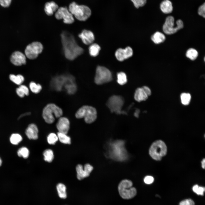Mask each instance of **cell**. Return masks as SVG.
Returning <instances> with one entry per match:
<instances>
[{
    "mask_svg": "<svg viewBox=\"0 0 205 205\" xmlns=\"http://www.w3.org/2000/svg\"><path fill=\"white\" fill-rule=\"evenodd\" d=\"M93 168V167L89 164H85L84 168L81 165H78L76 167L77 178L81 180L89 177Z\"/></svg>",
    "mask_w": 205,
    "mask_h": 205,
    "instance_id": "13",
    "label": "cell"
},
{
    "mask_svg": "<svg viewBox=\"0 0 205 205\" xmlns=\"http://www.w3.org/2000/svg\"><path fill=\"white\" fill-rule=\"evenodd\" d=\"M133 53L132 49L128 46L125 49L120 48L117 49L115 52V56L118 61H122L131 57Z\"/></svg>",
    "mask_w": 205,
    "mask_h": 205,
    "instance_id": "14",
    "label": "cell"
},
{
    "mask_svg": "<svg viewBox=\"0 0 205 205\" xmlns=\"http://www.w3.org/2000/svg\"><path fill=\"white\" fill-rule=\"evenodd\" d=\"M55 16L57 19H63L64 23L66 24H71L74 21L73 15L66 7L59 8L55 12Z\"/></svg>",
    "mask_w": 205,
    "mask_h": 205,
    "instance_id": "12",
    "label": "cell"
},
{
    "mask_svg": "<svg viewBox=\"0 0 205 205\" xmlns=\"http://www.w3.org/2000/svg\"><path fill=\"white\" fill-rule=\"evenodd\" d=\"M151 38L155 44H158L163 42L165 39V37L162 33L157 32L151 36Z\"/></svg>",
    "mask_w": 205,
    "mask_h": 205,
    "instance_id": "22",
    "label": "cell"
},
{
    "mask_svg": "<svg viewBox=\"0 0 205 205\" xmlns=\"http://www.w3.org/2000/svg\"><path fill=\"white\" fill-rule=\"evenodd\" d=\"M60 37L64 54L67 59L73 60L83 53V49L78 45L74 36L71 33L63 31Z\"/></svg>",
    "mask_w": 205,
    "mask_h": 205,
    "instance_id": "1",
    "label": "cell"
},
{
    "mask_svg": "<svg viewBox=\"0 0 205 205\" xmlns=\"http://www.w3.org/2000/svg\"><path fill=\"white\" fill-rule=\"evenodd\" d=\"M62 109L53 103L47 105L44 108L42 116L45 122L48 124L53 123L55 120V117L60 118L62 115Z\"/></svg>",
    "mask_w": 205,
    "mask_h": 205,
    "instance_id": "4",
    "label": "cell"
},
{
    "mask_svg": "<svg viewBox=\"0 0 205 205\" xmlns=\"http://www.w3.org/2000/svg\"><path fill=\"white\" fill-rule=\"evenodd\" d=\"M205 159H203L201 161L202 167L203 169H204L205 167Z\"/></svg>",
    "mask_w": 205,
    "mask_h": 205,
    "instance_id": "44",
    "label": "cell"
},
{
    "mask_svg": "<svg viewBox=\"0 0 205 205\" xmlns=\"http://www.w3.org/2000/svg\"><path fill=\"white\" fill-rule=\"evenodd\" d=\"M179 205H195L194 201L190 199H187L181 201Z\"/></svg>",
    "mask_w": 205,
    "mask_h": 205,
    "instance_id": "38",
    "label": "cell"
},
{
    "mask_svg": "<svg viewBox=\"0 0 205 205\" xmlns=\"http://www.w3.org/2000/svg\"><path fill=\"white\" fill-rule=\"evenodd\" d=\"M58 140L57 135L54 133L49 134L47 138L48 143L51 145L55 144Z\"/></svg>",
    "mask_w": 205,
    "mask_h": 205,
    "instance_id": "34",
    "label": "cell"
},
{
    "mask_svg": "<svg viewBox=\"0 0 205 205\" xmlns=\"http://www.w3.org/2000/svg\"><path fill=\"white\" fill-rule=\"evenodd\" d=\"M22 140V136L18 133L12 134L10 138L11 143L14 145H17L20 143Z\"/></svg>",
    "mask_w": 205,
    "mask_h": 205,
    "instance_id": "28",
    "label": "cell"
},
{
    "mask_svg": "<svg viewBox=\"0 0 205 205\" xmlns=\"http://www.w3.org/2000/svg\"><path fill=\"white\" fill-rule=\"evenodd\" d=\"M182 103L185 105H188L190 102L191 96L189 93H183L180 96Z\"/></svg>",
    "mask_w": 205,
    "mask_h": 205,
    "instance_id": "32",
    "label": "cell"
},
{
    "mask_svg": "<svg viewBox=\"0 0 205 205\" xmlns=\"http://www.w3.org/2000/svg\"><path fill=\"white\" fill-rule=\"evenodd\" d=\"M148 97V95L142 87L138 88L136 90L134 98L136 101L139 102L145 101Z\"/></svg>",
    "mask_w": 205,
    "mask_h": 205,
    "instance_id": "19",
    "label": "cell"
},
{
    "mask_svg": "<svg viewBox=\"0 0 205 205\" xmlns=\"http://www.w3.org/2000/svg\"><path fill=\"white\" fill-rule=\"evenodd\" d=\"M58 139L62 143L65 144H70L71 138L66 134L58 132L57 134Z\"/></svg>",
    "mask_w": 205,
    "mask_h": 205,
    "instance_id": "27",
    "label": "cell"
},
{
    "mask_svg": "<svg viewBox=\"0 0 205 205\" xmlns=\"http://www.w3.org/2000/svg\"><path fill=\"white\" fill-rule=\"evenodd\" d=\"M30 114V112H28H28H27V113H25V114H22V115H21L19 117V118H21V117H22L23 116V115H24H24H29Z\"/></svg>",
    "mask_w": 205,
    "mask_h": 205,
    "instance_id": "45",
    "label": "cell"
},
{
    "mask_svg": "<svg viewBox=\"0 0 205 205\" xmlns=\"http://www.w3.org/2000/svg\"><path fill=\"white\" fill-rule=\"evenodd\" d=\"M68 10L77 19L81 21L86 20L91 14V10L88 7L79 5L75 2H73L69 5Z\"/></svg>",
    "mask_w": 205,
    "mask_h": 205,
    "instance_id": "2",
    "label": "cell"
},
{
    "mask_svg": "<svg viewBox=\"0 0 205 205\" xmlns=\"http://www.w3.org/2000/svg\"><path fill=\"white\" fill-rule=\"evenodd\" d=\"M10 61L13 64L16 66L25 64L26 62V56L20 52L15 51L11 56Z\"/></svg>",
    "mask_w": 205,
    "mask_h": 205,
    "instance_id": "15",
    "label": "cell"
},
{
    "mask_svg": "<svg viewBox=\"0 0 205 205\" xmlns=\"http://www.w3.org/2000/svg\"><path fill=\"white\" fill-rule=\"evenodd\" d=\"M58 5L54 2L51 1L46 3L45 5L44 10L48 16L52 15L59 8Z\"/></svg>",
    "mask_w": 205,
    "mask_h": 205,
    "instance_id": "20",
    "label": "cell"
},
{
    "mask_svg": "<svg viewBox=\"0 0 205 205\" xmlns=\"http://www.w3.org/2000/svg\"><path fill=\"white\" fill-rule=\"evenodd\" d=\"M160 8L162 11L164 13H170L173 10L172 3L169 0H164L161 3Z\"/></svg>",
    "mask_w": 205,
    "mask_h": 205,
    "instance_id": "21",
    "label": "cell"
},
{
    "mask_svg": "<svg viewBox=\"0 0 205 205\" xmlns=\"http://www.w3.org/2000/svg\"><path fill=\"white\" fill-rule=\"evenodd\" d=\"M117 75V81L118 84L120 85H123L127 83V77L125 73L120 72L118 73Z\"/></svg>",
    "mask_w": 205,
    "mask_h": 205,
    "instance_id": "26",
    "label": "cell"
},
{
    "mask_svg": "<svg viewBox=\"0 0 205 205\" xmlns=\"http://www.w3.org/2000/svg\"><path fill=\"white\" fill-rule=\"evenodd\" d=\"M100 50L101 48L97 44H91L89 47V54L92 56H96L98 55Z\"/></svg>",
    "mask_w": 205,
    "mask_h": 205,
    "instance_id": "24",
    "label": "cell"
},
{
    "mask_svg": "<svg viewBox=\"0 0 205 205\" xmlns=\"http://www.w3.org/2000/svg\"><path fill=\"white\" fill-rule=\"evenodd\" d=\"M77 118H84L85 122L91 124L95 122L97 117L96 109L94 107L88 105H84L80 108L75 113Z\"/></svg>",
    "mask_w": 205,
    "mask_h": 205,
    "instance_id": "5",
    "label": "cell"
},
{
    "mask_svg": "<svg viewBox=\"0 0 205 205\" xmlns=\"http://www.w3.org/2000/svg\"><path fill=\"white\" fill-rule=\"evenodd\" d=\"M133 183L130 180H122L119 183L118 189L120 196L124 199H129L135 197L137 194L136 189L132 186Z\"/></svg>",
    "mask_w": 205,
    "mask_h": 205,
    "instance_id": "3",
    "label": "cell"
},
{
    "mask_svg": "<svg viewBox=\"0 0 205 205\" xmlns=\"http://www.w3.org/2000/svg\"><path fill=\"white\" fill-rule=\"evenodd\" d=\"M142 87L145 91L148 96H150L151 94V91L150 89L146 86H144Z\"/></svg>",
    "mask_w": 205,
    "mask_h": 205,
    "instance_id": "43",
    "label": "cell"
},
{
    "mask_svg": "<svg viewBox=\"0 0 205 205\" xmlns=\"http://www.w3.org/2000/svg\"><path fill=\"white\" fill-rule=\"evenodd\" d=\"M167 147L165 143L161 140H157L151 145L149 151L150 156L153 159L159 161L166 154Z\"/></svg>",
    "mask_w": 205,
    "mask_h": 205,
    "instance_id": "6",
    "label": "cell"
},
{
    "mask_svg": "<svg viewBox=\"0 0 205 205\" xmlns=\"http://www.w3.org/2000/svg\"><path fill=\"white\" fill-rule=\"evenodd\" d=\"M43 49V46L40 42H33L26 47L25 50V56L30 59H34L42 52Z\"/></svg>",
    "mask_w": 205,
    "mask_h": 205,
    "instance_id": "11",
    "label": "cell"
},
{
    "mask_svg": "<svg viewBox=\"0 0 205 205\" xmlns=\"http://www.w3.org/2000/svg\"><path fill=\"white\" fill-rule=\"evenodd\" d=\"M186 56L192 60H195L198 56V52L195 49L190 48L188 49L186 53Z\"/></svg>",
    "mask_w": 205,
    "mask_h": 205,
    "instance_id": "31",
    "label": "cell"
},
{
    "mask_svg": "<svg viewBox=\"0 0 205 205\" xmlns=\"http://www.w3.org/2000/svg\"><path fill=\"white\" fill-rule=\"evenodd\" d=\"M44 160L48 162H51L54 158L53 151L50 149L45 150L43 152Z\"/></svg>",
    "mask_w": 205,
    "mask_h": 205,
    "instance_id": "29",
    "label": "cell"
},
{
    "mask_svg": "<svg viewBox=\"0 0 205 205\" xmlns=\"http://www.w3.org/2000/svg\"><path fill=\"white\" fill-rule=\"evenodd\" d=\"M29 87L31 91L35 93H38L42 89L41 85L39 84H36L33 81L31 82L30 83Z\"/></svg>",
    "mask_w": 205,
    "mask_h": 205,
    "instance_id": "33",
    "label": "cell"
},
{
    "mask_svg": "<svg viewBox=\"0 0 205 205\" xmlns=\"http://www.w3.org/2000/svg\"><path fill=\"white\" fill-rule=\"evenodd\" d=\"M30 152L28 149L26 147H23L20 148L18 150L17 154L20 157H22L24 159L28 158Z\"/></svg>",
    "mask_w": 205,
    "mask_h": 205,
    "instance_id": "30",
    "label": "cell"
},
{
    "mask_svg": "<svg viewBox=\"0 0 205 205\" xmlns=\"http://www.w3.org/2000/svg\"><path fill=\"white\" fill-rule=\"evenodd\" d=\"M70 122L69 120L65 117H60L56 124L59 132L67 134L69 128Z\"/></svg>",
    "mask_w": 205,
    "mask_h": 205,
    "instance_id": "17",
    "label": "cell"
},
{
    "mask_svg": "<svg viewBox=\"0 0 205 205\" xmlns=\"http://www.w3.org/2000/svg\"><path fill=\"white\" fill-rule=\"evenodd\" d=\"M79 37L83 43L86 45L92 44L95 40L93 33L91 31L84 30L78 35Z\"/></svg>",
    "mask_w": 205,
    "mask_h": 205,
    "instance_id": "16",
    "label": "cell"
},
{
    "mask_svg": "<svg viewBox=\"0 0 205 205\" xmlns=\"http://www.w3.org/2000/svg\"><path fill=\"white\" fill-rule=\"evenodd\" d=\"M12 0H0V4L4 7H9L11 4Z\"/></svg>",
    "mask_w": 205,
    "mask_h": 205,
    "instance_id": "39",
    "label": "cell"
},
{
    "mask_svg": "<svg viewBox=\"0 0 205 205\" xmlns=\"http://www.w3.org/2000/svg\"><path fill=\"white\" fill-rule=\"evenodd\" d=\"M38 129L34 124H30L26 130L25 134L29 139L36 140L38 138Z\"/></svg>",
    "mask_w": 205,
    "mask_h": 205,
    "instance_id": "18",
    "label": "cell"
},
{
    "mask_svg": "<svg viewBox=\"0 0 205 205\" xmlns=\"http://www.w3.org/2000/svg\"><path fill=\"white\" fill-rule=\"evenodd\" d=\"M2 163V160L1 158L0 157V167L1 166Z\"/></svg>",
    "mask_w": 205,
    "mask_h": 205,
    "instance_id": "46",
    "label": "cell"
},
{
    "mask_svg": "<svg viewBox=\"0 0 205 205\" xmlns=\"http://www.w3.org/2000/svg\"><path fill=\"white\" fill-rule=\"evenodd\" d=\"M154 181L153 178L151 176H146L144 179V183L147 184H151Z\"/></svg>",
    "mask_w": 205,
    "mask_h": 205,
    "instance_id": "41",
    "label": "cell"
},
{
    "mask_svg": "<svg viewBox=\"0 0 205 205\" xmlns=\"http://www.w3.org/2000/svg\"><path fill=\"white\" fill-rule=\"evenodd\" d=\"M135 7L137 8L144 6L147 0H131Z\"/></svg>",
    "mask_w": 205,
    "mask_h": 205,
    "instance_id": "36",
    "label": "cell"
},
{
    "mask_svg": "<svg viewBox=\"0 0 205 205\" xmlns=\"http://www.w3.org/2000/svg\"><path fill=\"white\" fill-rule=\"evenodd\" d=\"M176 23V26L174 27V17L172 16L167 17L163 26L164 32L167 34H173L183 27V23L181 20H178Z\"/></svg>",
    "mask_w": 205,
    "mask_h": 205,
    "instance_id": "9",
    "label": "cell"
},
{
    "mask_svg": "<svg viewBox=\"0 0 205 205\" xmlns=\"http://www.w3.org/2000/svg\"><path fill=\"white\" fill-rule=\"evenodd\" d=\"M75 77L69 74H63L54 77L51 81L52 88L57 91H61L62 87Z\"/></svg>",
    "mask_w": 205,
    "mask_h": 205,
    "instance_id": "10",
    "label": "cell"
},
{
    "mask_svg": "<svg viewBox=\"0 0 205 205\" xmlns=\"http://www.w3.org/2000/svg\"><path fill=\"white\" fill-rule=\"evenodd\" d=\"M112 80L111 73L108 69L101 66L97 67L94 78V81L96 84L102 85L109 82Z\"/></svg>",
    "mask_w": 205,
    "mask_h": 205,
    "instance_id": "7",
    "label": "cell"
},
{
    "mask_svg": "<svg viewBox=\"0 0 205 205\" xmlns=\"http://www.w3.org/2000/svg\"><path fill=\"white\" fill-rule=\"evenodd\" d=\"M25 95L28 96L29 94V90L28 88L24 85H21L19 87Z\"/></svg>",
    "mask_w": 205,
    "mask_h": 205,
    "instance_id": "40",
    "label": "cell"
},
{
    "mask_svg": "<svg viewBox=\"0 0 205 205\" xmlns=\"http://www.w3.org/2000/svg\"><path fill=\"white\" fill-rule=\"evenodd\" d=\"M56 188L59 197L62 198H65L67 197L65 186L64 184L60 183L57 185Z\"/></svg>",
    "mask_w": 205,
    "mask_h": 205,
    "instance_id": "23",
    "label": "cell"
},
{
    "mask_svg": "<svg viewBox=\"0 0 205 205\" xmlns=\"http://www.w3.org/2000/svg\"><path fill=\"white\" fill-rule=\"evenodd\" d=\"M193 191L198 195L203 196L205 191V188L200 186L198 185H194L192 188Z\"/></svg>",
    "mask_w": 205,
    "mask_h": 205,
    "instance_id": "35",
    "label": "cell"
},
{
    "mask_svg": "<svg viewBox=\"0 0 205 205\" xmlns=\"http://www.w3.org/2000/svg\"><path fill=\"white\" fill-rule=\"evenodd\" d=\"M16 92L18 95L20 97H23L25 95L24 93L19 87L16 89Z\"/></svg>",
    "mask_w": 205,
    "mask_h": 205,
    "instance_id": "42",
    "label": "cell"
},
{
    "mask_svg": "<svg viewBox=\"0 0 205 205\" xmlns=\"http://www.w3.org/2000/svg\"><path fill=\"white\" fill-rule=\"evenodd\" d=\"M124 102V99L122 96L113 95L109 98L106 102V105L112 112L121 114L124 112L121 109Z\"/></svg>",
    "mask_w": 205,
    "mask_h": 205,
    "instance_id": "8",
    "label": "cell"
},
{
    "mask_svg": "<svg viewBox=\"0 0 205 205\" xmlns=\"http://www.w3.org/2000/svg\"><path fill=\"white\" fill-rule=\"evenodd\" d=\"M9 78L12 82L19 85H21L24 81V77L21 75H15L13 74H11L9 75Z\"/></svg>",
    "mask_w": 205,
    "mask_h": 205,
    "instance_id": "25",
    "label": "cell"
},
{
    "mask_svg": "<svg viewBox=\"0 0 205 205\" xmlns=\"http://www.w3.org/2000/svg\"><path fill=\"white\" fill-rule=\"evenodd\" d=\"M198 13L204 18L205 17V3H204L198 8Z\"/></svg>",
    "mask_w": 205,
    "mask_h": 205,
    "instance_id": "37",
    "label": "cell"
}]
</instances>
